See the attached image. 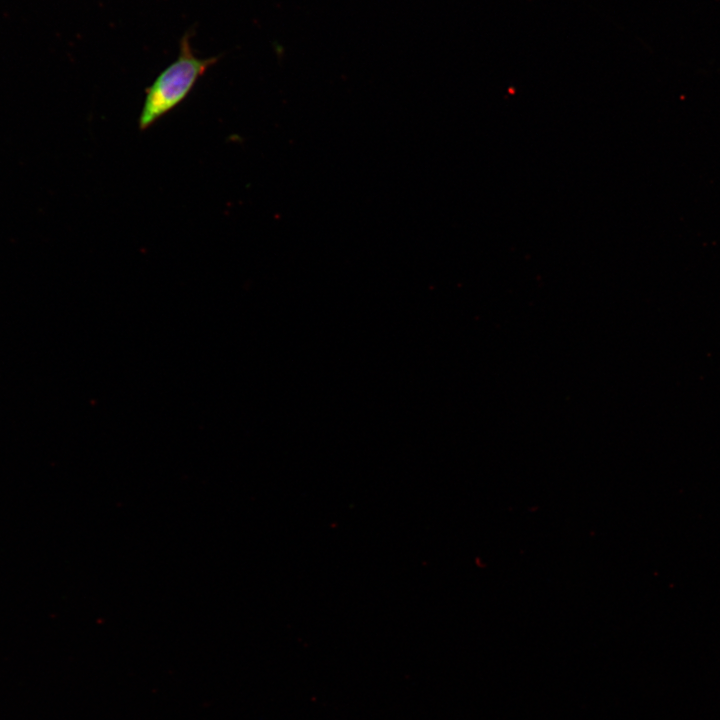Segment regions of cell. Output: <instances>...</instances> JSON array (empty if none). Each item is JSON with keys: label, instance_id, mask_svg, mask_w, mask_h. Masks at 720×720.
I'll return each instance as SVG.
<instances>
[{"label": "cell", "instance_id": "6da1fadb", "mask_svg": "<svg viewBox=\"0 0 720 720\" xmlns=\"http://www.w3.org/2000/svg\"><path fill=\"white\" fill-rule=\"evenodd\" d=\"M190 37L189 31L182 36L177 58L146 88L138 119L139 130L145 131L183 102L197 81L218 61V56L198 57L191 46Z\"/></svg>", "mask_w": 720, "mask_h": 720}]
</instances>
